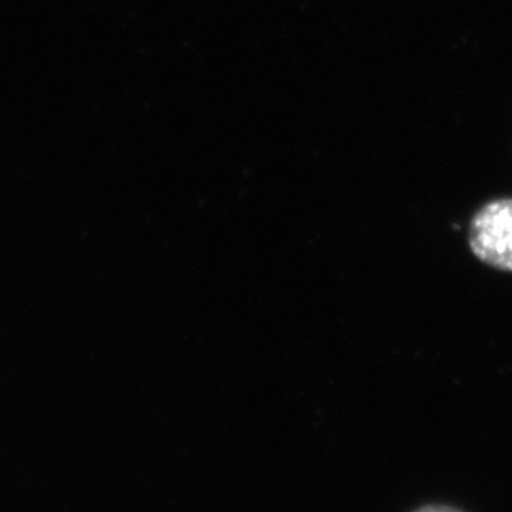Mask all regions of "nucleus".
<instances>
[{
    "instance_id": "1",
    "label": "nucleus",
    "mask_w": 512,
    "mask_h": 512,
    "mask_svg": "<svg viewBox=\"0 0 512 512\" xmlns=\"http://www.w3.org/2000/svg\"><path fill=\"white\" fill-rule=\"evenodd\" d=\"M469 248L486 265L512 271V198L479 208L469 223Z\"/></svg>"
},
{
    "instance_id": "2",
    "label": "nucleus",
    "mask_w": 512,
    "mask_h": 512,
    "mask_svg": "<svg viewBox=\"0 0 512 512\" xmlns=\"http://www.w3.org/2000/svg\"><path fill=\"white\" fill-rule=\"evenodd\" d=\"M413 512H464L463 509L448 506V504H426L421 508L414 509Z\"/></svg>"
}]
</instances>
